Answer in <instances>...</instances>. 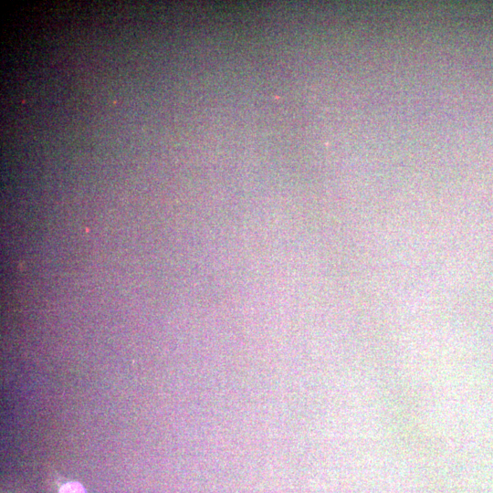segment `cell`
Wrapping results in <instances>:
<instances>
[{"instance_id": "6da1fadb", "label": "cell", "mask_w": 493, "mask_h": 493, "mask_svg": "<svg viewBox=\"0 0 493 493\" xmlns=\"http://www.w3.org/2000/svg\"><path fill=\"white\" fill-rule=\"evenodd\" d=\"M58 493H87L84 487L76 481L65 483Z\"/></svg>"}]
</instances>
